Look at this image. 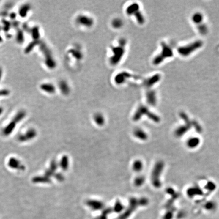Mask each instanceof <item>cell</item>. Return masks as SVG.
<instances>
[{"label":"cell","mask_w":219,"mask_h":219,"mask_svg":"<svg viewBox=\"0 0 219 219\" xmlns=\"http://www.w3.org/2000/svg\"><path fill=\"white\" fill-rule=\"evenodd\" d=\"M36 136V131L34 130H28L25 135H20L18 136V140L21 142L26 141L28 140H31L35 137Z\"/></svg>","instance_id":"cell-7"},{"label":"cell","mask_w":219,"mask_h":219,"mask_svg":"<svg viewBox=\"0 0 219 219\" xmlns=\"http://www.w3.org/2000/svg\"><path fill=\"white\" fill-rule=\"evenodd\" d=\"M113 55L111 59V62L113 64H116L120 62V60L124 53V47L121 45V46L115 47L112 48Z\"/></svg>","instance_id":"cell-4"},{"label":"cell","mask_w":219,"mask_h":219,"mask_svg":"<svg viewBox=\"0 0 219 219\" xmlns=\"http://www.w3.org/2000/svg\"><path fill=\"white\" fill-rule=\"evenodd\" d=\"M203 19V17L200 13H195L192 17V21L195 23H201Z\"/></svg>","instance_id":"cell-20"},{"label":"cell","mask_w":219,"mask_h":219,"mask_svg":"<svg viewBox=\"0 0 219 219\" xmlns=\"http://www.w3.org/2000/svg\"><path fill=\"white\" fill-rule=\"evenodd\" d=\"M2 27L1 26H0V31H1L2 30Z\"/></svg>","instance_id":"cell-35"},{"label":"cell","mask_w":219,"mask_h":219,"mask_svg":"<svg viewBox=\"0 0 219 219\" xmlns=\"http://www.w3.org/2000/svg\"><path fill=\"white\" fill-rule=\"evenodd\" d=\"M77 23L79 25L85 27H91L93 25V21L87 16L80 15L77 18Z\"/></svg>","instance_id":"cell-5"},{"label":"cell","mask_w":219,"mask_h":219,"mask_svg":"<svg viewBox=\"0 0 219 219\" xmlns=\"http://www.w3.org/2000/svg\"><path fill=\"white\" fill-rule=\"evenodd\" d=\"M144 180H145L144 178H143V177H139V178H138V179H136V182L137 185L140 186V185H141L143 184L144 182Z\"/></svg>","instance_id":"cell-28"},{"label":"cell","mask_w":219,"mask_h":219,"mask_svg":"<svg viewBox=\"0 0 219 219\" xmlns=\"http://www.w3.org/2000/svg\"><path fill=\"white\" fill-rule=\"evenodd\" d=\"M11 26L13 28H15V29H18V26H19V24H20V23L18 21L14 20V21H12V22L11 23Z\"/></svg>","instance_id":"cell-27"},{"label":"cell","mask_w":219,"mask_h":219,"mask_svg":"<svg viewBox=\"0 0 219 219\" xmlns=\"http://www.w3.org/2000/svg\"><path fill=\"white\" fill-rule=\"evenodd\" d=\"M31 37L34 40H38L40 38V33H39V29L38 26H34L31 28Z\"/></svg>","instance_id":"cell-16"},{"label":"cell","mask_w":219,"mask_h":219,"mask_svg":"<svg viewBox=\"0 0 219 219\" xmlns=\"http://www.w3.org/2000/svg\"><path fill=\"white\" fill-rule=\"evenodd\" d=\"M16 40L18 43L19 44L23 43L24 41V34L23 32V30L18 29L16 33Z\"/></svg>","instance_id":"cell-15"},{"label":"cell","mask_w":219,"mask_h":219,"mask_svg":"<svg viewBox=\"0 0 219 219\" xmlns=\"http://www.w3.org/2000/svg\"><path fill=\"white\" fill-rule=\"evenodd\" d=\"M31 8V6L29 4H23L20 7L19 10H18L19 15L21 16V18H26L28 15V12H29Z\"/></svg>","instance_id":"cell-8"},{"label":"cell","mask_w":219,"mask_h":219,"mask_svg":"<svg viewBox=\"0 0 219 219\" xmlns=\"http://www.w3.org/2000/svg\"><path fill=\"white\" fill-rule=\"evenodd\" d=\"M133 167L135 171H139L143 168V163L140 161H137L135 162V164L133 165Z\"/></svg>","instance_id":"cell-21"},{"label":"cell","mask_w":219,"mask_h":219,"mask_svg":"<svg viewBox=\"0 0 219 219\" xmlns=\"http://www.w3.org/2000/svg\"><path fill=\"white\" fill-rule=\"evenodd\" d=\"M9 16L11 20L14 21V20H15V18H16V16H17V14L15 12H13L11 13L10 14H9Z\"/></svg>","instance_id":"cell-30"},{"label":"cell","mask_w":219,"mask_h":219,"mask_svg":"<svg viewBox=\"0 0 219 219\" xmlns=\"http://www.w3.org/2000/svg\"><path fill=\"white\" fill-rule=\"evenodd\" d=\"M112 24L114 28H119L122 26V21H121V20L116 19H115V20L113 21Z\"/></svg>","instance_id":"cell-22"},{"label":"cell","mask_w":219,"mask_h":219,"mask_svg":"<svg viewBox=\"0 0 219 219\" xmlns=\"http://www.w3.org/2000/svg\"><path fill=\"white\" fill-rule=\"evenodd\" d=\"M2 75H3V70L1 67H0V81L2 79Z\"/></svg>","instance_id":"cell-32"},{"label":"cell","mask_w":219,"mask_h":219,"mask_svg":"<svg viewBox=\"0 0 219 219\" xmlns=\"http://www.w3.org/2000/svg\"><path fill=\"white\" fill-rule=\"evenodd\" d=\"M10 94V91L9 90L4 89L0 90V97H5L8 96Z\"/></svg>","instance_id":"cell-24"},{"label":"cell","mask_w":219,"mask_h":219,"mask_svg":"<svg viewBox=\"0 0 219 219\" xmlns=\"http://www.w3.org/2000/svg\"><path fill=\"white\" fill-rule=\"evenodd\" d=\"M14 4L13 2H7V3H6L4 6V10L6 11H9V10H10L12 8V7L14 6Z\"/></svg>","instance_id":"cell-23"},{"label":"cell","mask_w":219,"mask_h":219,"mask_svg":"<svg viewBox=\"0 0 219 219\" xmlns=\"http://www.w3.org/2000/svg\"><path fill=\"white\" fill-rule=\"evenodd\" d=\"M164 167V162L162 161H158L154 166L151 175V182L152 185L155 188H160L161 186L160 176Z\"/></svg>","instance_id":"cell-1"},{"label":"cell","mask_w":219,"mask_h":219,"mask_svg":"<svg viewBox=\"0 0 219 219\" xmlns=\"http://www.w3.org/2000/svg\"><path fill=\"white\" fill-rule=\"evenodd\" d=\"M202 43L200 41H197L194 42L191 44H189L187 46H182L178 49V52L181 55L184 56H188L192 53V52L194 51L198 48H199L201 46Z\"/></svg>","instance_id":"cell-2"},{"label":"cell","mask_w":219,"mask_h":219,"mask_svg":"<svg viewBox=\"0 0 219 219\" xmlns=\"http://www.w3.org/2000/svg\"><path fill=\"white\" fill-rule=\"evenodd\" d=\"M39 44H40L39 40H34L29 44H28V46L26 47V48L24 49V53L26 54H29L33 50V49L35 48V47Z\"/></svg>","instance_id":"cell-11"},{"label":"cell","mask_w":219,"mask_h":219,"mask_svg":"<svg viewBox=\"0 0 219 219\" xmlns=\"http://www.w3.org/2000/svg\"><path fill=\"white\" fill-rule=\"evenodd\" d=\"M201 190L200 189L197 187H193L190 188L188 190V195H190V196L196 195V194H199L201 193Z\"/></svg>","instance_id":"cell-18"},{"label":"cell","mask_w":219,"mask_h":219,"mask_svg":"<svg viewBox=\"0 0 219 219\" xmlns=\"http://www.w3.org/2000/svg\"><path fill=\"white\" fill-rule=\"evenodd\" d=\"M8 166L13 169H18L22 171H23L25 169V167L23 165H21V162L18 159L14 157H11L9 159Z\"/></svg>","instance_id":"cell-6"},{"label":"cell","mask_w":219,"mask_h":219,"mask_svg":"<svg viewBox=\"0 0 219 219\" xmlns=\"http://www.w3.org/2000/svg\"><path fill=\"white\" fill-rule=\"evenodd\" d=\"M8 15H9V13H8V11L4 10L0 12V16L3 17V18H6Z\"/></svg>","instance_id":"cell-29"},{"label":"cell","mask_w":219,"mask_h":219,"mask_svg":"<svg viewBox=\"0 0 219 219\" xmlns=\"http://www.w3.org/2000/svg\"><path fill=\"white\" fill-rule=\"evenodd\" d=\"M205 187L207 188V189L212 191V190H214L215 189V188H216V185H215V184L214 183H212V182H209L208 184L206 185Z\"/></svg>","instance_id":"cell-25"},{"label":"cell","mask_w":219,"mask_h":219,"mask_svg":"<svg viewBox=\"0 0 219 219\" xmlns=\"http://www.w3.org/2000/svg\"><path fill=\"white\" fill-rule=\"evenodd\" d=\"M2 23L3 24V26H2V29L5 33H8L9 31V30L10 29L11 27V22L6 20V19H3L2 21Z\"/></svg>","instance_id":"cell-17"},{"label":"cell","mask_w":219,"mask_h":219,"mask_svg":"<svg viewBox=\"0 0 219 219\" xmlns=\"http://www.w3.org/2000/svg\"><path fill=\"white\" fill-rule=\"evenodd\" d=\"M12 35H11L10 34H9V33H6V37L7 38V39H10L11 38H12Z\"/></svg>","instance_id":"cell-31"},{"label":"cell","mask_w":219,"mask_h":219,"mask_svg":"<svg viewBox=\"0 0 219 219\" xmlns=\"http://www.w3.org/2000/svg\"><path fill=\"white\" fill-rule=\"evenodd\" d=\"M188 130H189V128L187 125L181 126L179 127H178L177 130H176L175 135L177 136H182L184 135L185 133L188 131Z\"/></svg>","instance_id":"cell-14"},{"label":"cell","mask_w":219,"mask_h":219,"mask_svg":"<svg viewBox=\"0 0 219 219\" xmlns=\"http://www.w3.org/2000/svg\"><path fill=\"white\" fill-rule=\"evenodd\" d=\"M136 135L138 138L142 140H147L148 136L147 135L144 131L141 130H138L136 132Z\"/></svg>","instance_id":"cell-19"},{"label":"cell","mask_w":219,"mask_h":219,"mask_svg":"<svg viewBox=\"0 0 219 219\" xmlns=\"http://www.w3.org/2000/svg\"><path fill=\"white\" fill-rule=\"evenodd\" d=\"M23 29L24 31H26V33H31V29L29 28V26H28V24L26 23H24L23 25Z\"/></svg>","instance_id":"cell-26"},{"label":"cell","mask_w":219,"mask_h":219,"mask_svg":"<svg viewBox=\"0 0 219 219\" xmlns=\"http://www.w3.org/2000/svg\"><path fill=\"white\" fill-rule=\"evenodd\" d=\"M199 139L197 138H192L188 140L187 145L190 148H194L199 144Z\"/></svg>","instance_id":"cell-12"},{"label":"cell","mask_w":219,"mask_h":219,"mask_svg":"<svg viewBox=\"0 0 219 219\" xmlns=\"http://www.w3.org/2000/svg\"><path fill=\"white\" fill-rule=\"evenodd\" d=\"M163 49L161 53L154 59V64H159L162 62L165 58L171 57L173 55L172 50L166 44H163Z\"/></svg>","instance_id":"cell-3"},{"label":"cell","mask_w":219,"mask_h":219,"mask_svg":"<svg viewBox=\"0 0 219 219\" xmlns=\"http://www.w3.org/2000/svg\"><path fill=\"white\" fill-rule=\"evenodd\" d=\"M3 38H2V36L0 35V43H2L3 42Z\"/></svg>","instance_id":"cell-34"},{"label":"cell","mask_w":219,"mask_h":219,"mask_svg":"<svg viewBox=\"0 0 219 219\" xmlns=\"http://www.w3.org/2000/svg\"><path fill=\"white\" fill-rule=\"evenodd\" d=\"M26 116V113L24 111H20L17 114H16L13 121H14V122L16 123L19 122L25 117Z\"/></svg>","instance_id":"cell-13"},{"label":"cell","mask_w":219,"mask_h":219,"mask_svg":"<svg viewBox=\"0 0 219 219\" xmlns=\"http://www.w3.org/2000/svg\"><path fill=\"white\" fill-rule=\"evenodd\" d=\"M40 88L44 92H46L47 93H52L55 92L54 87L51 84L48 83H44L40 86Z\"/></svg>","instance_id":"cell-10"},{"label":"cell","mask_w":219,"mask_h":219,"mask_svg":"<svg viewBox=\"0 0 219 219\" xmlns=\"http://www.w3.org/2000/svg\"><path fill=\"white\" fill-rule=\"evenodd\" d=\"M16 123L14 121H11L3 130V134L5 136H8L10 135L11 133L14 130L15 127Z\"/></svg>","instance_id":"cell-9"},{"label":"cell","mask_w":219,"mask_h":219,"mask_svg":"<svg viewBox=\"0 0 219 219\" xmlns=\"http://www.w3.org/2000/svg\"><path fill=\"white\" fill-rule=\"evenodd\" d=\"M3 111V109L2 108V107H0V115L2 114Z\"/></svg>","instance_id":"cell-33"}]
</instances>
